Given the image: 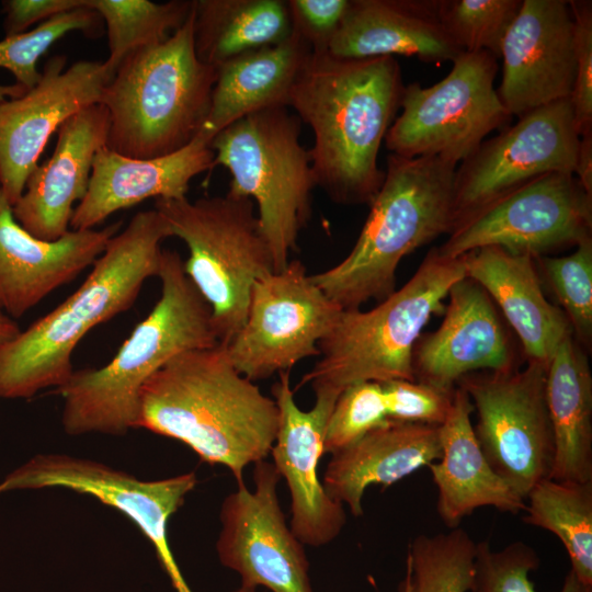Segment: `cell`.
<instances>
[{
	"label": "cell",
	"mask_w": 592,
	"mask_h": 592,
	"mask_svg": "<svg viewBox=\"0 0 592 592\" xmlns=\"http://www.w3.org/2000/svg\"><path fill=\"white\" fill-rule=\"evenodd\" d=\"M403 88L395 57L309 56L288 107L312 130L309 153L317 186L333 202L369 205L379 191L385 171L378 167V152Z\"/></svg>",
	"instance_id": "6da1fadb"
},
{
	"label": "cell",
	"mask_w": 592,
	"mask_h": 592,
	"mask_svg": "<svg viewBox=\"0 0 592 592\" xmlns=\"http://www.w3.org/2000/svg\"><path fill=\"white\" fill-rule=\"evenodd\" d=\"M277 424L274 399L241 375L218 343L177 355L144 384L135 429L184 443L241 483L244 469L270 455Z\"/></svg>",
	"instance_id": "7a4b0ae2"
},
{
	"label": "cell",
	"mask_w": 592,
	"mask_h": 592,
	"mask_svg": "<svg viewBox=\"0 0 592 592\" xmlns=\"http://www.w3.org/2000/svg\"><path fill=\"white\" fill-rule=\"evenodd\" d=\"M168 237L171 229L156 209L134 215L76 292L0 344V398H30L62 386L73 373L71 357L81 339L128 310L144 283L158 277L161 242Z\"/></svg>",
	"instance_id": "3957f363"
},
{
	"label": "cell",
	"mask_w": 592,
	"mask_h": 592,
	"mask_svg": "<svg viewBox=\"0 0 592 592\" xmlns=\"http://www.w3.org/2000/svg\"><path fill=\"white\" fill-rule=\"evenodd\" d=\"M158 277L160 298L115 356L100 368L73 371L57 388L67 434L123 435L135 429L144 384L177 355L219 343L212 310L177 251L162 249Z\"/></svg>",
	"instance_id": "277c9868"
},
{
	"label": "cell",
	"mask_w": 592,
	"mask_h": 592,
	"mask_svg": "<svg viewBox=\"0 0 592 592\" xmlns=\"http://www.w3.org/2000/svg\"><path fill=\"white\" fill-rule=\"evenodd\" d=\"M456 168L435 157L388 155L354 247L337 265L311 275L317 286L342 310L392 294L403 257L451 234Z\"/></svg>",
	"instance_id": "5b68a950"
},
{
	"label": "cell",
	"mask_w": 592,
	"mask_h": 592,
	"mask_svg": "<svg viewBox=\"0 0 592 592\" xmlns=\"http://www.w3.org/2000/svg\"><path fill=\"white\" fill-rule=\"evenodd\" d=\"M217 77L194 48L192 10L166 41L130 53L104 88L109 113L106 147L122 156L149 159L189 145L209 112Z\"/></svg>",
	"instance_id": "8992f818"
},
{
	"label": "cell",
	"mask_w": 592,
	"mask_h": 592,
	"mask_svg": "<svg viewBox=\"0 0 592 592\" xmlns=\"http://www.w3.org/2000/svg\"><path fill=\"white\" fill-rule=\"evenodd\" d=\"M465 276L463 255L449 259L432 248L410 280L376 307L342 310L298 388L340 395L360 382L414 380L412 352L421 331L433 315L444 312L449 288Z\"/></svg>",
	"instance_id": "52a82bcc"
},
{
	"label": "cell",
	"mask_w": 592,
	"mask_h": 592,
	"mask_svg": "<svg viewBox=\"0 0 592 592\" xmlns=\"http://www.w3.org/2000/svg\"><path fill=\"white\" fill-rule=\"evenodd\" d=\"M288 107L262 110L234 122L210 141L215 167L229 170L228 193L257 206L262 231L281 271L297 250L317 186L309 149L300 143L301 121Z\"/></svg>",
	"instance_id": "ba28073f"
},
{
	"label": "cell",
	"mask_w": 592,
	"mask_h": 592,
	"mask_svg": "<svg viewBox=\"0 0 592 592\" xmlns=\"http://www.w3.org/2000/svg\"><path fill=\"white\" fill-rule=\"evenodd\" d=\"M172 236L187 247L184 271L212 310L220 344L246 321L253 283L274 271L252 200L225 195L155 201Z\"/></svg>",
	"instance_id": "9c48e42d"
},
{
	"label": "cell",
	"mask_w": 592,
	"mask_h": 592,
	"mask_svg": "<svg viewBox=\"0 0 592 592\" xmlns=\"http://www.w3.org/2000/svg\"><path fill=\"white\" fill-rule=\"evenodd\" d=\"M452 62L435 84L403 88L401 113L384 139L392 155L435 157L457 167L486 136L510 122L493 86L497 58L488 52H462Z\"/></svg>",
	"instance_id": "30bf717a"
},
{
	"label": "cell",
	"mask_w": 592,
	"mask_h": 592,
	"mask_svg": "<svg viewBox=\"0 0 592 592\" xmlns=\"http://www.w3.org/2000/svg\"><path fill=\"white\" fill-rule=\"evenodd\" d=\"M546 369L526 362L509 372L467 374L456 386L477 411L474 432L489 465L524 500L549 478L554 462Z\"/></svg>",
	"instance_id": "8fae6325"
},
{
	"label": "cell",
	"mask_w": 592,
	"mask_h": 592,
	"mask_svg": "<svg viewBox=\"0 0 592 592\" xmlns=\"http://www.w3.org/2000/svg\"><path fill=\"white\" fill-rule=\"evenodd\" d=\"M342 309L307 273L299 260L258 278L247 318L224 344L234 367L255 382L287 372L301 360L319 356V342L335 326Z\"/></svg>",
	"instance_id": "7c38bea8"
},
{
	"label": "cell",
	"mask_w": 592,
	"mask_h": 592,
	"mask_svg": "<svg viewBox=\"0 0 592 592\" xmlns=\"http://www.w3.org/2000/svg\"><path fill=\"white\" fill-rule=\"evenodd\" d=\"M579 138L568 99L538 107L483 140L455 170L452 231L544 174L573 173Z\"/></svg>",
	"instance_id": "4fadbf2b"
},
{
	"label": "cell",
	"mask_w": 592,
	"mask_h": 592,
	"mask_svg": "<svg viewBox=\"0 0 592 592\" xmlns=\"http://www.w3.org/2000/svg\"><path fill=\"white\" fill-rule=\"evenodd\" d=\"M591 232L592 196L573 173L550 172L477 213L436 249L455 259L496 246L535 259L577 247Z\"/></svg>",
	"instance_id": "5bb4252c"
},
{
	"label": "cell",
	"mask_w": 592,
	"mask_h": 592,
	"mask_svg": "<svg viewBox=\"0 0 592 592\" xmlns=\"http://www.w3.org/2000/svg\"><path fill=\"white\" fill-rule=\"evenodd\" d=\"M196 483L194 473L140 480L100 462L49 453L33 456L7 475L0 481V493L59 487L96 498L140 528L177 592H192L169 547L167 525Z\"/></svg>",
	"instance_id": "9a60e30c"
},
{
	"label": "cell",
	"mask_w": 592,
	"mask_h": 592,
	"mask_svg": "<svg viewBox=\"0 0 592 592\" xmlns=\"http://www.w3.org/2000/svg\"><path fill=\"white\" fill-rule=\"evenodd\" d=\"M273 463L254 464V489L244 482L223 501L216 551L223 566L237 572L241 585L272 592H314L304 545L286 524Z\"/></svg>",
	"instance_id": "2e32d148"
},
{
	"label": "cell",
	"mask_w": 592,
	"mask_h": 592,
	"mask_svg": "<svg viewBox=\"0 0 592 592\" xmlns=\"http://www.w3.org/2000/svg\"><path fill=\"white\" fill-rule=\"evenodd\" d=\"M53 56L38 82L0 102V191L13 206L38 164L49 137L72 115L100 103L113 75L104 62Z\"/></svg>",
	"instance_id": "e0dca14e"
},
{
	"label": "cell",
	"mask_w": 592,
	"mask_h": 592,
	"mask_svg": "<svg viewBox=\"0 0 592 592\" xmlns=\"http://www.w3.org/2000/svg\"><path fill=\"white\" fill-rule=\"evenodd\" d=\"M278 410V424L271 449L273 465L284 478L291 494V530L303 545L321 547L343 530V504L332 499L318 476L328 419L339 395L315 391L310 410H301L294 398L289 371L278 373L272 386Z\"/></svg>",
	"instance_id": "ac0fdd59"
},
{
	"label": "cell",
	"mask_w": 592,
	"mask_h": 592,
	"mask_svg": "<svg viewBox=\"0 0 592 592\" xmlns=\"http://www.w3.org/2000/svg\"><path fill=\"white\" fill-rule=\"evenodd\" d=\"M500 57L498 96L511 116L571 98L576 78L574 23L569 1L522 0Z\"/></svg>",
	"instance_id": "d6986e66"
},
{
	"label": "cell",
	"mask_w": 592,
	"mask_h": 592,
	"mask_svg": "<svg viewBox=\"0 0 592 592\" xmlns=\"http://www.w3.org/2000/svg\"><path fill=\"white\" fill-rule=\"evenodd\" d=\"M447 297L441 326L420 335L413 348L414 380L453 392L467 374L520 367L508 323L482 286L465 276Z\"/></svg>",
	"instance_id": "ffe728a7"
},
{
	"label": "cell",
	"mask_w": 592,
	"mask_h": 592,
	"mask_svg": "<svg viewBox=\"0 0 592 592\" xmlns=\"http://www.w3.org/2000/svg\"><path fill=\"white\" fill-rule=\"evenodd\" d=\"M119 227L115 223L41 240L20 226L0 191V312L19 318L71 282L94 264Z\"/></svg>",
	"instance_id": "44dd1931"
},
{
	"label": "cell",
	"mask_w": 592,
	"mask_h": 592,
	"mask_svg": "<svg viewBox=\"0 0 592 592\" xmlns=\"http://www.w3.org/2000/svg\"><path fill=\"white\" fill-rule=\"evenodd\" d=\"M110 118L100 103L65 121L52 156L33 170L12 206L15 220L34 237L55 241L69 231L75 202L89 186L96 152L106 146Z\"/></svg>",
	"instance_id": "7402d4cb"
},
{
	"label": "cell",
	"mask_w": 592,
	"mask_h": 592,
	"mask_svg": "<svg viewBox=\"0 0 592 592\" xmlns=\"http://www.w3.org/2000/svg\"><path fill=\"white\" fill-rule=\"evenodd\" d=\"M210 140L198 134L185 147L162 157L138 159L100 149L84 197L73 210L72 230L93 229L113 213L148 198L186 197L192 179L215 167Z\"/></svg>",
	"instance_id": "603a6c76"
},
{
	"label": "cell",
	"mask_w": 592,
	"mask_h": 592,
	"mask_svg": "<svg viewBox=\"0 0 592 592\" xmlns=\"http://www.w3.org/2000/svg\"><path fill=\"white\" fill-rule=\"evenodd\" d=\"M466 276L485 288L515 332L526 362L548 364L561 341L572 333L562 310L544 295L535 259L500 247L463 254Z\"/></svg>",
	"instance_id": "cb8c5ba5"
},
{
	"label": "cell",
	"mask_w": 592,
	"mask_h": 592,
	"mask_svg": "<svg viewBox=\"0 0 592 592\" xmlns=\"http://www.w3.org/2000/svg\"><path fill=\"white\" fill-rule=\"evenodd\" d=\"M327 53L345 59L405 55L442 62L462 50L439 21L437 0H350Z\"/></svg>",
	"instance_id": "d4e9b609"
},
{
	"label": "cell",
	"mask_w": 592,
	"mask_h": 592,
	"mask_svg": "<svg viewBox=\"0 0 592 592\" xmlns=\"http://www.w3.org/2000/svg\"><path fill=\"white\" fill-rule=\"evenodd\" d=\"M473 411L466 391L456 387L451 410L439 426L441 458L428 466L437 489V513L454 528L482 506L512 514L526 508L525 500L489 465L474 432Z\"/></svg>",
	"instance_id": "484cf974"
},
{
	"label": "cell",
	"mask_w": 592,
	"mask_h": 592,
	"mask_svg": "<svg viewBox=\"0 0 592 592\" xmlns=\"http://www.w3.org/2000/svg\"><path fill=\"white\" fill-rule=\"evenodd\" d=\"M439 426L388 420L332 455L323 475L325 490L361 516L367 487L391 486L441 458Z\"/></svg>",
	"instance_id": "4316f807"
},
{
	"label": "cell",
	"mask_w": 592,
	"mask_h": 592,
	"mask_svg": "<svg viewBox=\"0 0 592 592\" xmlns=\"http://www.w3.org/2000/svg\"><path fill=\"white\" fill-rule=\"evenodd\" d=\"M312 49L297 33L285 41L239 55L216 68L208 115L198 134L212 141L249 114L288 107L293 86Z\"/></svg>",
	"instance_id": "83f0119b"
},
{
	"label": "cell",
	"mask_w": 592,
	"mask_h": 592,
	"mask_svg": "<svg viewBox=\"0 0 592 592\" xmlns=\"http://www.w3.org/2000/svg\"><path fill=\"white\" fill-rule=\"evenodd\" d=\"M546 402L555 446L549 478L592 481V373L588 352L573 334L548 364Z\"/></svg>",
	"instance_id": "f1b7e54d"
},
{
	"label": "cell",
	"mask_w": 592,
	"mask_h": 592,
	"mask_svg": "<svg viewBox=\"0 0 592 592\" xmlns=\"http://www.w3.org/2000/svg\"><path fill=\"white\" fill-rule=\"evenodd\" d=\"M197 58L215 68L293 34L286 1L192 0Z\"/></svg>",
	"instance_id": "f546056e"
},
{
	"label": "cell",
	"mask_w": 592,
	"mask_h": 592,
	"mask_svg": "<svg viewBox=\"0 0 592 592\" xmlns=\"http://www.w3.org/2000/svg\"><path fill=\"white\" fill-rule=\"evenodd\" d=\"M524 522L556 535L578 580L592 587V481L547 478L527 494Z\"/></svg>",
	"instance_id": "4dcf8cb0"
},
{
	"label": "cell",
	"mask_w": 592,
	"mask_h": 592,
	"mask_svg": "<svg viewBox=\"0 0 592 592\" xmlns=\"http://www.w3.org/2000/svg\"><path fill=\"white\" fill-rule=\"evenodd\" d=\"M86 7L96 11L105 23L109 57L104 65L114 75L130 53L161 43L180 29L192 10V1L86 0Z\"/></svg>",
	"instance_id": "1f68e13d"
},
{
	"label": "cell",
	"mask_w": 592,
	"mask_h": 592,
	"mask_svg": "<svg viewBox=\"0 0 592 592\" xmlns=\"http://www.w3.org/2000/svg\"><path fill=\"white\" fill-rule=\"evenodd\" d=\"M476 543L463 528L420 534L410 544L401 592H468Z\"/></svg>",
	"instance_id": "d6a6232c"
},
{
	"label": "cell",
	"mask_w": 592,
	"mask_h": 592,
	"mask_svg": "<svg viewBox=\"0 0 592 592\" xmlns=\"http://www.w3.org/2000/svg\"><path fill=\"white\" fill-rule=\"evenodd\" d=\"M522 0H439L437 16L462 52H488L497 59Z\"/></svg>",
	"instance_id": "836d02e7"
},
{
	"label": "cell",
	"mask_w": 592,
	"mask_h": 592,
	"mask_svg": "<svg viewBox=\"0 0 592 592\" xmlns=\"http://www.w3.org/2000/svg\"><path fill=\"white\" fill-rule=\"evenodd\" d=\"M559 308L569 320L574 339L585 351L592 346V238L563 257L535 258Z\"/></svg>",
	"instance_id": "e575fe53"
},
{
	"label": "cell",
	"mask_w": 592,
	"mask_h": 592,
	"mask_svg": "<svg viewBox=\"0 0 592 592\" xmlns=\"http://www.w3.org/2000/svg\"><path fill=\"white\" fill-rule=\"evenodd\" d=\"M102 19L88 7L57 14L24 33L0 41V68L8 69L15 83L26 90L39 80L38 58L65 34L81 31L93 35L101 27Z\"/></svg>",
	"instance_id": "d590c367"
},
{
	"label": "cell",
	"mask_w": 592,
	"mask_h": 592,
	"mask_svg": "<svg viewBox=\"0 0 592 592\" xmlns=\"http://www.w3.org/2000/svg\"><path fill=\"white\" fill-rule=\"evenodd\" d=\"M539 566L536 551L523 542L494 550L488 542L476 543L473 592H536L530 573ZM570 570L560 592H588Z\"/></svg>",
	"instance_id": "8d00e7d4"
},
{
	"label": "cell",
	"mask_w": 592,
	"mask_h": 592,
	"mask_svg": "<svg viewBox=\"0 0 592 592\" xmlns=\"http://www.w3.org/2000/svg\"><path fill=\"white\" fill-rule=\"evenodd\" d=\"M383 385L360 382L339 395L323 437L325 454L331 455L351 446L371 431L388 421Z\"/></svg>",
	"instance_id": "74e56055"
},
{
	"label": "cell",
	"mask_w": 592,
	"mask_h": 592,
	"mask_svg": "<svg viewBox=\"0 0 592 592\" xmlns=\"http://www.w3.org/2000/svg\"><path fill=\"white\" fill-rule=\"evenodd\" d=\"M389 420L441 425L453 403V392L406 379L382 384Z\"/></svg>",
	"instance_id": "f35d334b"
},
{
	"label": "cell",
	"mask_w": 592,
	"mask_h": 592,
	"mask_svg": "<svg viewBox=\"0 0 592 592\" xmlns=\"http://www.w3.org/2000/svg\"><path fill=\"white\" fill-rule=\"evenodd\" d=\"M574 23L576 78L570 98L579 137L592 133V3L569 1Z\"/></svg>",
	"instance_id": "ab89813d"
},
{
	"label": "cell",
	"mask_w": 592,
	"mask_h": 592,
	"mask_svg": "<svg viewBox=\"0 0 592 592\" xmlns=\"http://www.w3.org/2000/svg\"><path fill=\"white\" fill-rule=\"evenodd\" d=\"M287 7L297 33L312 52H327L350 5V0H288Z\"/></svg>",
	"instance_id": "60d3db41"
},
{
	"label": "cell",
	"mask_w": 592,
	"mask_h": 592,
	"mask_svg": "<svg viewBox=\"0 0 592 592\" xmlns=\"http://www.w3.org/2000/svg\"><path fill=\"white\" fill-rule=\"evenodd\" d=\"M86 7V0H7L2 2L5 36L27 31L36 22H44L57 14Z\"/></svg>",
	"instance_id": "b9f144b4"
},
{
	"label": "cell",
	"mask_w": 592,
	"mask_h": 592,
	"mask_svg": "<svg viewBox=\"0 0 592 592\" xmlns=\"http://www.w3.org/2000/svg\"><path fill=\"white\" fill-rule=\"evenodd\" d=\"M573 174L592 196V133L580 136Z\"/></svg>",
	"instance_id": "7bdbcfd3"
},
{
	"label": "cell",
	"mask_w": 592,
	"mask_h": 592,
	"mask_svg": "<svg viewBox=\"0 0 592 592\" xmlns=\"http://www.w3.org/2000/svg\"><path fill=\"white\" fill-rule=\"evenodd\" d=\"M20 331L19 326L12 318L0 312V344L13 339Z\"/></svg>",
	"instance_id": "ee69618b"
},
{
	"label": "cell",
	"mask_w": 592,
	"mask_h": 592,
	"mask_svg": "<svg viewBox=\"0 0 592 592\" xmlns=\"http://www.w3.org/2000/svg\"><path fill=\"white\" fill-rule=\"evenodd\" d=\"M27 90L23 87L14 83L9 86H2L0 84V102L4 101L9 98H18L25 93Z\"/></svg>",
	"instance_id": "f6af8a7d"
},
{
	"label": "cell",
	"mask_w": 592,
	"mask_h": 592,
	"mask_svg": "<svg viewBox=\"0 0 592 592\" xmlns=\"http://www.w3.org/2000/svg\"><path fill=\"white\" fill-rule=\"evenodd\" d=\"M231 592H258V591L254 588H248V587L240 585L238 589H236V590H234Z\"/></svg>",
	"instance_id": "bcb514c9"
},
{
	"label": "cell",
	"mask_w": 592,
	"mask_h": 592,
	"mask_svg": "<svg viewBox=\"0 0 592 592\" xmlns=\"http://www.w3.org/2000/svg\"><path fill=\"white\" fill-rule=\"evenodd\" d=\"M588 592H592V589H590Z\"/></svg>",
	"instance_id": "7dc6e473"
}]
</instances>
